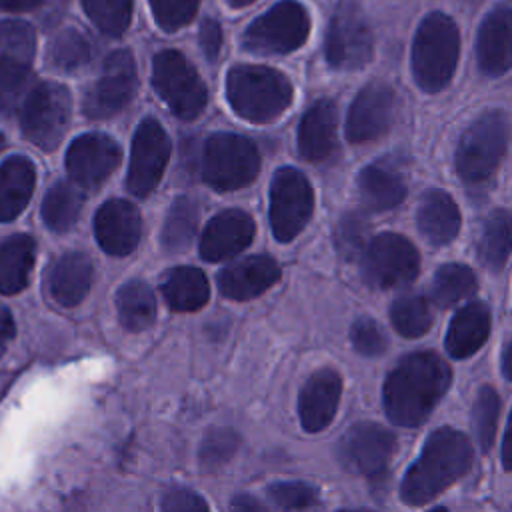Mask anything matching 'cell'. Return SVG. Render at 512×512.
Wrapping results in <instances>:
<instances>
[{
	"label": "cell",
	"mask_w": 512,
	"mask_h": 512,
	"mask_svg": "<svg viewBox=\"0 0 512 512\" xmlns=\"http://www.w3.org/2000/svg\"><path fill=\"white\" fill-rule=\"evenodd\" d=\"M450 380L452 372L436 352L424 350L404 356L382 388L386 416L398 426L422 424L446 394Z\"/></svg>",
	"instance_id": "1"
},
{
	"label": "cell",
	"mask_w": 512,
	"mask_h": 512,
	"mask_svg": "<svg viewBox=\"0 0 512 512\" xmlns=\"http://www.w3.org/2000/svg\"><path fill=\"white\" fill-rule=\"evenodd\" d=\"M472 466V446L454 428L434 430L422 446L420 456L408 468L400 498L408 506H422L464 476Z\"/></svg>",
	"instance_id": "2"
},
{
	"label": "cell",
	"mask_w": 512,
	"mask_h": 512,
	"mask_svg": "<svg viewBox=\"0 0 512 512\" xmlns=\"http://www.w3.org/2000/svg\"><path fill=\"white\" fill-rule=\"evenodd\" d=\"M226 94L238 116L250 122H270L290 106L292 86L278 70L240 64L228 72Z\"/></svg>",
	"instance_id": "3"
},
{
	"label": "cell",
	"mask_w": 512,
	"mask_h": 512,
	"mask_svg": "<svg viewBox=\"0 0 512 512\" xmlns=\"http://www.w3.org/2000/svg\"><path fill=\"white\" fill-rule=\"evenodd\" d=\"M460 50L454 20L442 12L428 14L414 36L412 72L424 92H440L452 78Z\"/></svg>",
	"instance_id": "4"
},
{
	"label": "cell",
	"mask_w": 512,
	"mask_h": 512,
	"mask_svg": "<svg viewBox=\"0 0 512 512\" xmlns=\"http://www.w3.org/2000/svg\"><path fill=\"white\" fill-rule=\"evenodd\" d=\"M508 142V118L502 110L480 114L462 134L456 150V170L466 182H482L498 168Z\"/></svg>",
	"instance_id": "5"
},
{
	"label": "cell",
	"mask_w": 512,
	"mask_h": 512,
	"mask_svg": "<svg viewBox=\"0 0 512 512\" xmlns=\"http://www.w3.org/2000/svg\"><path fill=\"white\" fill-rule=\"evenodd\" d=\"M260 170V154L252 140L216 132L206 140L202 158V178L220 192L248 186Z\"/></svg>",
	"instance_id": "6"
},
{
	"label": "cell",
	"mask_w": 512,
	"mask_h": 512,
	"mask_svg": "<svg viewBox=\"0 0 512 512\" xmlns=\"http://www.w3.org/2000/svg\"><path fill=\"white\" fill-rule=\"evenodd\" d=\"M72 98L66 86L56 82L36 84L20 110V126L24 136L38 148L54 150L68 130Z\"/></svg>",
	"instance_id": "7"
},
{
	"label": "cell",
	"mask_w": 512,
	"mask_h": 512,
	"mask_svg": "<svg viewBox=\"0 0 512 512\" xmlns=\"http://www.w3.org/2000/svg\"><path fill=\"white\" fill-rule=\"evenodd\" d=\"M152 84L156 94L182 120H194L208 102L206 86L196 68L176 50L156 54Z\"/></svg>",
	"instance_id": "8"
},
{
	"label": "cell",
	"mask_w": 512,
	"mask_h": 512,
	"mask_svg": "<svg viewBox=\"0 0 512 512\" xmlns=\"http://www.w3.org/2000/svg\"><path fill=\"white\" fill-rule=\"evenodd\" d=\"M420 270V256L416 248L394 232L374 236L360 260V272L368 286L388 290L398 288L416 278Z\"/></svg>",
	"instance_id": "9"
},
{
	"label": "cell",
	"mask_w": 512,
	"mask_h": 512,
	"mask_svg": "<svg viewBox=\"0 0 512 512\" xmlns=\"http://www.w3.org/2000/svg\"><path fill=\"white\" fill-rule=\"evenodd\" d=\"M310 18L302 4L282 0L258 16L244 32V48L258 54H284L304 44Z\"/></svg>",
	"instance_id": "10"
},
{
	"label": "cell",
	"mask_w": 512,
	"mask_h": 512,
	"mask_svg": "<svg viewBox=\"0 0 512 512\" xmlns=\"http://www.w3.org/2000/svg\"><path fill=\"white\" fill-rule=\"evenodd\" d=\"M374 38L356 0H342L326 34V60L336 70H358L372 58Z\"/></svg>",
	"instance_id": "11"
},
{
	"label": "cell",
	"mask_w": 512,
	"mask_h": 512,
	"mask_svg": "<svg viewBox=\"0 0 512 512\" xmlns=\"http://www.w3.org/2000/svg\"><path fill=\"white\" fill-rule=\"evenodd\" d=\"M314 194L308 178L282 166L276 170L270 186V228L280 242L292 240L310 220Z\"/></svg>",
	"instance_id": "12"
},
{
	"label": "cell",
	"mask_w": 512,
	"mask_h": 512,
	"mask_svg": "<svg viewBox=\"0 0 512 512\" xmlns=\"http://www.w3.org/2000/svg\"><path fill=\"white\" fill-rule=\"evenodd\" d=\"M36 36L28 22H0V106L12 108L28 80Z\"/></svg>",
	"instance_id": "13"
},
{
	"label": "cell",
	"mask_w": 512,
	"mask_h": 512,
	"mask_svg": "<svg viewBox=\"0 0 512 512\" xmlns=\"http://www.w3.org/2000/svg\"><path fill=\"white\" fill-rule=\"evenodd\" d=\"M394 446L396 438L390 430L376 422H358L340 438L338 458L350 472L376 478L388 468Z\"/></svg>",
	"instance_id": "14"
},
{
	"label": "cell",
	"mask_w": 512,
	"mask_h": 512,
	"mask_svg": "<svg viewBox=\"0 0 512 512\" xmlns=\"http://www.w3.org/2000/svg\"><path fill=\"white\" fill-rule=\"evenodd\" d=\"M136 66L128 50L112 52L102 68V76L84 96V114L94 120L120 112L136 92Z\"/></svg>",
	"instance_id": "15"
},
{
	"label": "cell",
	"mask_w": 512,
	"mask_h": 512,
	"mask_svg": "<svg viewBox=\"0 0 512 512\" xmlns=\"http://www.w3.org/2000/svg\"><path fill=\"white\" fill-rule=\"evenodd\" d=\"M170 156V140L154 118H144L132 140L126 188L138 196H148L162 178Z\"/></svg>",
	"instance_id": "16"
},
{
	"label": "cell",
	"mask_w": 512,
	"mask_h": 512,
	"mask_svg": "<svg viewBox=\"0 0 512 512\" xmlns=\"http://www.w3.org/2000/svg\"><path fill=\"white\" fill-rule=\"evenodd\" d=\"M396 114V94L384 82L366 84L354 98L348 120L346 136L350 142H368L386 132Z\"/></svg>",
	"instance_id": "17"
},
{
	"label": "cell",
	"mask_w": 512,
	"mask_h": 512,
	"mask_svg": "<svg viewBox=\"0 0 512 512\" xmlns=\"http://www.w3.org/2000/svg\"><path fill=\"white\" fill-rule=\"evenodd\" d=\"M120 146L106 134H84L76 138L66 154L70 178L82 188L100 186L120 162Z\"/></svg>",
	"instance_id": "18"
},
{
	"label": "cell",
	"mask_w": 512,
	"mask_h": 512,
	"mask_svg": "<svg viewBox=\"0 0 512 512\" xmlns=\"http://www.w3.org/2000/svg\"><path fill=\"white\" fill-rule=\"evenodd\" d=\"M140 214L128 200L104 202L94 218V234L104 252L112 256L130 254L140 242Z\"/></svg>",
	"instance_id": "19"
},
{
	"label": "cell",
	"mask_w": 512,
	"mask_h": 512,
	"mask_svg": "<svg viewBox=\"0 0 512 512\" xmlns=\"http://www.w3.org/2000/svg\"><path fill=\"white\" fill-rule=\"evenodd\" d=\"M340 392L342 380L332 368H320L304 382L298 396V416L306 432H320L332 422Z\"/></svg>",
	"instance_id": "20"
},
{
	"label": "cell",
	"mask_w": 512,
	"mask_h": 512,
	"mask_svg": "<svg viewBox=\"0 0 512 512\" xmlns=\"http://www.w3.org/2000/svg\"><path fill=\"white\" fill-rule=\"evenodd\" d=\"M254 238V220L242 210H224L216 214L200 240V256L208 262H220L242 252Z\"/></svg>",
	"instance_id": "21"
},
{
	"label": "cell",
	"mask_w": 512,
	"mask_h": 512,
	"mask_svg": "<svg viewBox=\"0 0 512 512\" xmlns=\"http://www.w3.org/2000/svg\"><path fill=\"white\" fill-rule=\"evenodd\" d=\"M280 278V266L270 256H248L242 258L218 274V288L226 298L250 300Z\"/></svg>",
	"instance_id": "22"
},
{
	"label": "cell",
	"mask_w": 512,
	"mask_h": 512,
	"mask_svg": "<svg viewBox=\"0 0 512 512\" xmlns=\"http://www.w3.org/2000/svg\"><path fill=\"white\" fill-rule=\"evenodd\" d=\"M510 6L494 8L478 28L476 60L486 76H502L510 68Z\"/></svg>",
	"instance_id": "23"
},
{
	"label": "cell",
	"mask_w": 512,
	"mask_h": 512,
	"mask_svg": "<svg viewBox=\"0 0 512 512\" xmlns=\"http://www.w3.org/2000/svg\"><path fill=\"white\" fill-rule=\"evenodd\" d=\"M336 104L328 98L314 102L302 116L298 128V150L310 162L326 160L336 146Z\"/></svg>",
	"instance_id": "24"
},
{
	"label": "cell",
	"mask_w": 512,
	"mask_h": 512,
	"mask_svg": "<svg viewBox=\"0 0 512 512\" xmlns=\"http://www.w3.org/2000/svg\"><path fill=\"white\" fill-rule=\"evenodd\" d=\"M92 284V262L82 252L60 256L48 272V292L60 306H76Z\"/></svg>",
	"instance_id": "25"
},
{
	"label": "cell",
	"mask_w": 512,
	"mask_h": 512,
	"mask_svg": "<svg viewBox=\"0 0 512 512\" xmlns=\"http://www.w3.org/2000/svg\"><path fill=\"white\" fill-rule=\"evenodd\" d=\"M490 310L484 302H470L460 308L446 332V352L452 358L472 356L488 338Z\"/></svg>",
	"instance_id": "26"
},
{
	"label": "cell",
	"mask_w": 512,
	"mask_h": 512,
	"mask_svg": "<svg viewBox=\"0 0 512 512\" xmlns=\"http://www.w3.org/2000/svg\"><path fill=\"white\" fill-rule=\"evenodd\" d=\"M416 222L430 244L444 246L452 242L460 230V212L450 194L442 190H428L420 200Z\"/></svg>",
	"instance_id": "27"
},
{
	"label": "cell",
	"mask_w": 512,
	"mask_h": 512,
	"mask_svg": "<svg viewBox=\"0 0 512 512\" xmlns=\"http://www.w3.org/2000/svg\"><path fill=\"white\" fill-rule=\"evenodd\" d=\"M358 190L368 208L390 210L404 200L406 182L398 166H392L388 160H380L360 172Z\"/></svg>",
	"instance_id": "28"
},
{
	"label": "cell",
	"mask_w": 512,
	"mask_h": 512,
	"mask_svg": "<svg viewBox=\"0 0 512 512\" xmlns=\"http://www.w3.org/2000/svg\"><path fill=\"white\" fill-rule=\"evenodd\" d=\"M34 164L24 156H10L0 164V222L14 220L34 190Z\"/></svg>",
	"instance_id": "29"
},
{
	"label": "cell",
	"mask_w": 512,
	"mask_h": 512,
	"mask_svg": "<svg viewBox=\"0 0 512 512\" xmlns=\"http://www.w3.org/2000/svg\"><path fill=\"white\" fill-rule=\"evenodd\" d=\"M36 256V244L26 234L10 236L0 244V294H16L26 288Z\"/></svg>",
	"instance_id": "30"
},
{
	"label": "cell",
	"mask_w": 512,
	"mask_h": 512,
	"mask_svg": "<svg viewBox=\"0 0 512 512\" xmlns=\"http://www.w3.org/2000/svg\"><path fill=\"white\" fill-rule=\"evenodd\" d=\"M162 294L172 310L192 312L208 302L210 288L206 276L198 268H172L162 280Z\"/></svg>",
	"instance_id": "31"
},
{
	"label": "cell",
	"mask_w": 512,
	"mask_h": 512,
	"mask_svg": "<svg viewBox=\"0 0 512 512\" xmlns=\"http://www.w3.org/2000/svg\"><path fill=\"white\" fill-rule=\"evenodd\" d=\"M116 310L126 330H146L156 318V300L150 286L142 280H130L122 284L116 292Z\"/></svg>",
	"instance_id": "32"
},
{
	"label": "cell",
	"mask_w": 512,
	"mask_h": 512,
	"mask_svg": "<svg viewBox=\"0 0 512 512\" xmlns=\"http://www.w3.org/2000/svg\"><path fill=\"white\" fill-rule=\"evenodd\" d=\"M82 194L76 186L68 182L54 184L42 202V220L54 232H66L78 220L82 210Z\"/></svg>",
	"instance_id": "33"
},
{
	"label": "cell",
	"mask_w": 512,
	"mask_h": 512,
	"mask_svg": "<svg viewBox=\"0 0 512 512\" xmlns=\"http://www.w3.org/2000/svg\"><path fill=\"white\" fill-rule=\"evenodd\" d=\"M198 226V204L192 198H176L166 214L162 228V246L168 252H182L188 248Z\"/></svg>",
	"instance_id": "34"
},
{
	"label": "cell",
	"mask_w": 512,
	"mask_h": 512,
	"mask_svg": "<svg viewBox=\"0 0 512 512\" xmlns=\"http://www.w3.org/2000/svg\"><path fill=\"white\" fill-rule=\"evenodd\" d=\"M510 254V216L506 210H496L484 224V234L478 246V258L482 264L498 272L504 268Z\"/></svg>",
	"instance_id": "35"
},
{
	"label": "cell",
	"mask_w": 512,
	"mask_h": 512,
	"mask_svg": "<svg viewBox=\"0 0 512 512\" xmlns=\"http://www.w3.org/2000/svg\"><path fill=\"white\" fill-rule=\"evenodd\" d=\"M476 292V276L464 264H444L438 268L432 284V298L438 306H452Z\"/></svg>",
	"instance_id": "36"
},
{
	"label": "cell",
	"mask_w": 512,
	"mask_h": 512,
	"mask_svg": "<svg viewBox=\"0 0 512 512\" xmlns=\"http://www.w3.org/2000/svg\"><path fill=\"white\" fill-rule=\"evenodd\" d=\"M92 58V46L88 38L76 30V28H64L60 30L48 46V62L58 68L72 72Z\"/></svg>",
	"instance_id": "37"
},
{
	"label": "cell",
	"mask_w": 512,
	"mask_h": 512,
	"mask_svg": "<svg viewBox=\"0 0 512 512\" xmlns=\"http://www.w3.org/2000/svg\"><path fill=\"white\" fill-rule=\"evenodd\" d=\"M390 320L396 332H400L406 338H418L422 336L430 324H432V312L426 302V298L408 294L394 300L390 308Z\"/></svg>",
	"instance_id": "38"
},
{
	"label": "cell",
	"mask_w": 512,
	"mask_h": 512,
	"mask_svg": "<svg viewBox=\"0 0 512 512\" xmlns=\"http://www.w3.org/2000/svg\"><path fill=\"white\" fill-rule=\"evenodd\" d=\"M270 500L284 512H314L320 506V492L302 480H282L268 486Z\"/></svg>",
	"instance_id": "39"
},
{
	"label": "cell",
	"mask_w": 512,
	"mask_h": 512,
	"mask_svg": "<svg viewBox=\"0 0 512 512\" xmlns=\"http://www.w3.org/2000/svg\"><path fill=\"white\" fill-rule=\"evenodd\" d=\"M88 18L108 36L126 32L132 16V0H82Z\"/></svg>",
	"instance_id": "40"
},
{
	"label": "cell",
	"mask_w": 512,
	"mask_h": 512,
	"mask_svg": "<svg viewBox=\"0 0 512 512\" xmlns=\"http://www.w3.org/2000/svg\"><path fill=\"white\" fill-rule=\"evenodd\" d=\"M498 412H500L498 392L492 386H482L478 390V396L472 408V428L482 452H488L494 442Z\"/></svg>",
	"instance_id": "41"
},
{
	"label": "cell",
	"mask_w": 512,
	"mask_h": 512,
	"mask_svg": "<svg viewBox=\"0 0 512 512\" xmlns=\"http://www.w3.org/2000/svg\"><path fill=\"white\" fill-rule=\"evenodd\" d=\"M370 236V222L360 212H348L336 226L334 242L344 258H356L364 252Z\"/></svg>",
	"instance_id": "42"
},
{
	"label": "cell",
	"mask_w": 512,
	"mask_h": 512,
	"mask_svg": "<svg viewBox=\"0 0 512 512\" xmlns=\"http://www.w3.org/2000/svg\"><path fill=\"white\" fill-rule=\"evenodd\" d=\"M240 436L232 428H212L200 444V462L206 470H216L232 458Z\"/></svg>",
	"instance_id": "43"
},
{
	"label": "cell",
	"mask_w": 512,
	"mask_h": 512,
	"mask_svg": "<svg viewBox=\"0 0 512 512\" xmlns=\"http://www.w3.org/2000/svg\"><path fill=\"white\" fill-rule=\"evenodd\" d=\"M198 2L200 0H150V6L158 26L174 32L194 18Z\"/></svg>",
	"instance_id": "44"
},
{
	"label": "cell",
	"mask_w": 512,
	"mask_h": 512,
	"mask_svg": "<svg viewBox=\"0 0 512 512\" xmlns=\"http://www.w3.org/2000/svg\"><path fill=\"white\" fill-rule=\"evenodd\" d=\"M350 340H352V346L356 348V352H360L362 356H380L388 346L386 334L368 316H362L352 324Z\"/></svg>",
	"instance_id": "45"
},
{
	"label": "cell",
	"mask_w": 512,
	"mask_h": 512,
	"mask_svg": "<svg viewBox=\"0 0 512 512\" xmlns=\"http://www.w3.org/2000/svg\"><path fill=\"white\" fill-rule=\"evenodd\" d=\"M162 512H210V508L194 490L174 486L162 498Z\"/></svg>",
	"instance_id": "46"
},
{
	"label": "cell",
	"mask_w": 512,
	"mask_h": 512,
	"mask_svg": "<svg viewBox=\"0 0 512 512\" xmlns=\"http://www.w3.org/2000/svg\"><path fill=\"white\" fill-rule=\"evenodd\" d=\"M200 46L204 56L214 62L220 54V46H222V30L218 26L216 20H204L200 26Z\"/></svg>",
	"instance_id": "47"
},
{
	"label": "cell",
	"mask_w": 512,
	"mask_h": 512,
	"mask_svg": "<svg viewBox=\"0 0 512 512\" xmlns=\"http://www.w3.org/2000/svg\"><path fill=\"white\" fill-rule=\"evenodd\" d=\"M14 332H16V328H14V318H12L10 310L0 306V356L6 352L8 344L12 342Z\"/></svg>",
	"instance_id": "48"
},
{
	"label": "cell",
	"mask_w": 512,
	"mask_h": 512,
	"mask_svg": "<svg viewBox=\"0 0 512 512\" xmlns=\"http://www.w3.org/2000/svg\"><path fill=\"white\" fill-rule=\"evenodd\" d=\"M230 512H268V510L252 496L238 494V496H234V500L230 504Z\"/></svg>",
	"instance_id": "49"
},
{
	"label": "cell",
	"mask_w": 512,
	"mask_h": 512,
	"mask_svg": "<svg viewBox=\"0 0 512 512\" xmlns=\"http://www.w3.org/2000/svg\"><path fill=\"white\" fill-rule=\"evenodd\" d=\"M42 0H0V8L8 12H26L34 10Z\"/></svg>",
	"instance_id": "50"
},
{
	"label": "cell",
	"mask_w": 512,
	"mask_h": 512,
	"mask_svg": "<svg viewBox=\"0 0 512 512\" xmlns=\"http://www.w3.org/2000/svg\"><path fill=\"white\" fill-rule=\"evenodd\" d=\"M510 436H512V432H510V424L506 426V430H504V440H502V464H504V468L508 470L510 468V464H512V460H510Z\"/></svg>",
	"instance_id": "51"
},
{
	"label": "cell",
	"mask_w": 512,
	"mask_h": 512,
	"mask_svg": "<svg viewBox=\"0 0 512 512\" xmlns=\"http://www.w3.org/2000/svg\"><path fill=\"white\" fill-rule=\"evenodd\" d=\"M502 372L506 380H510V346L508 344L504 346V352H502Z\"/></svg>",
	"instance_id": "52"
},
{
	"label": "cell",
	"mask_w": 512,
	"mask_h": 512,
	"mask_svg": "<svg viewBox=\"0 0 512 512\" xmlns=\"http://www.w3.org/2000/svg\"><path fill=\"white\" fill-rule=\"evenodd\" d=\"M254 0H228V4L230 6H234V8H242V6H248V4H252Z\"/></svg>",
	"instance_id": "53"
},
{
	"label": "cell",
	"mask_w": 512,
	"mask_h": 512,
	"mask_svg": "<svg viewBox=\"0 0 512 512\" xmlns=\"http://www.w3.org/2000/svg\"><path fill=\"white\" fill-rule=\"evenodd\" d=\"M4 148V136H2V132H0V150Z\"/></svg>",
	"instance_id": "54"
},
{
	"label": "cell",
	"mask_w": 512,
	"mask_h": 512,
	"mask_svg": "<svg viewBox=\"0 0 512 512\" xmlns=\"http://www.w3.org/2000/svg\"><path fill=\"white\" fill-rule=\"evenodd\" d=\"M340 512H370V510H340Z\"/></svg>",
	"instance_id": "55"
},
{
	"label": "cell",
	"mask_w": 512,
	"mask_h": 512,
	"mask_svg": "<svg viewBox=\"0 0 512 512\" xmlns=\"http://www.w3.org/2000/svg\"><path fill=\"white\" fill-rule=\"evenodd\" d=\"M432 512H446V510H444V508H434Z\"/></svg>",
	"instance_id": "56"
},
{
	"label": "cell",
	"mask_w": 512,
	"mask_h": 512,
	"mask_svg": "<svg viewBox=\"0 0 512 512\" xmlns=\"http://www.w3.org/2000/svg\"><path fill=\"white\" fill-rule=\"evenodd\" d=\"M468 2H476V0H468Z\"/></svg>",
	"instance_id": "57"
}]
</instances>
